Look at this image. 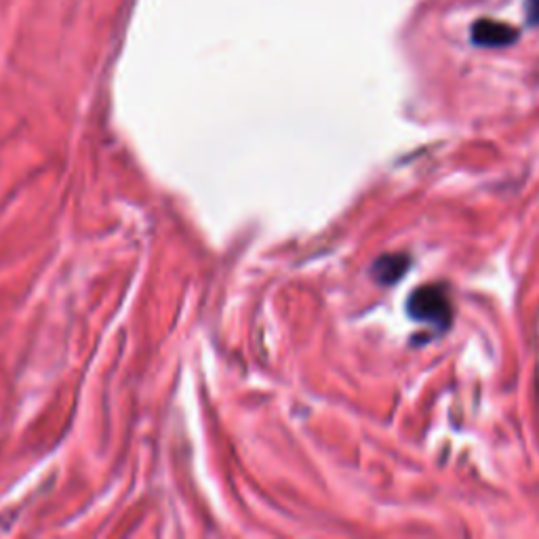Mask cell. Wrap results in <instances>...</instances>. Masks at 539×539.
<instances>
[{
    "mask_svg": "<svg viewBox=\"0 0 539 539\" xmlns=\"http://www.w3.org/2000/svg\"><path fill=\"white\" fill-rule=\"evenodd\" d=\"M407 312L419 323H428L438 329H447L453 318V306L445 287L426 285L411 293L407 302Z\"/></svg>",
    "mask_w": 539,
    "mask_h": 539,
    "instance_id": "cell-1",
    "label": "cell"
},
{
    "mask_svg": "<svg viewBox=\"0 0 539 539\" xmlns=\"http://www.w3.org/2000/svg\"><path fill=\"white\" fill-rule=\"evenodd\" d=\"M516 38V28L502 22H493V19H481V22H476L472 28V41L478 47H508L516 43Z\"/></svg>",
    "mask_w": 539,
    "mask_h": 539,
    "instance_id": "cell-2",
    "label": "cell"
},
{
    "mask_svg": "<svg viewBox=\"0 0 539 539\" xmlns=\"http://www.w3.org/2000/svg\"><path fill=\"white\" fill-rule=\"evenodd\" d=\"M411 268V257L405 253H388L375 259V264L371 266V276L377 285H394L401 281Z\"/></svg>",
    "mask_w": 539,
    "mask_h": 539,
    "instance_id": "cell-3",
    "label": "cell"
},
{
    "mask_svg": "<svg viewBox=\"0 0 539 539\" xmlns=\"http://www.w3.org/2000/svg\"><path fill=\"white\" fill-rule=\"evenodd\" d=\"M527 19L531 26H539V0H527Z\"/></svg>",
    "mask_w": 539,
    "mask_h": 539,
    "instance_id": "cell-4",
    "label": "cell"
}]
</instances>
